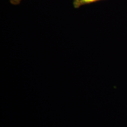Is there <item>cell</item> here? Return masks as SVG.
<instances>
[{
	"mask_svg": "<svg viewBox=\"0 0 127 127\" xmlns=\"http://www.w3.org/2000/svg\"><path fill=\"white\" fill-rule=\"evenodd\" d=\"M101 1V0H74L73 6L75 8H78L81 6L91 4V3L97 2V1Z\"/></svg>",
	"mask_w": 127,
	"mask_h": 127,
	"instance_id": "1",
	"label": "cell"
},
{
	"mask_svg": "<svg viewBox=\"0 0 127 127\" xmlns=\"http://www.w3.org/2000/svg\"><path fill=\"white\" fill-rule=\"evenodd\" d=\"M21 0H10V2L13 5H18Z\"/></svg>",
	"mask_w": 127,
	"mask_h": 127,
	"instance_id": "2",
	"label": "cell"
}]
</instances>
